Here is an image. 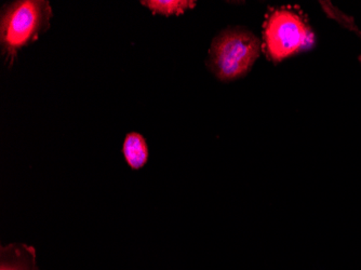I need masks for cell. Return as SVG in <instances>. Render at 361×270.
<instances>
[{
	"instance_id": "obj_2",
	"label": "cell",
	"mask_w": 361,
	"mask_h": 270,
	"mask_svg": "<svg viewBox=\"0 0 361 270\" xmlns=\"http://www.w3.org/2000/svg\"><path fill=\"white\" fill-rule=\"evenodd\" d=\"M261 47L250 30L227 28L213 39L207 64L221 81L236 80L250 72L259 58Z\"/></svg>"
},
{
	"instance_id": "obj_1",
	"label": "cell",
	"mask_w": 361,
	"mask_h": 270,
	"mask_svg": "<svg viewBox=\"0 0 361 270\" xmlns=\"http://www.w3.org/2000/svg\"><path fill=\"white\" fill-rule=\"evenodd\" d=\"M51 5L46 0H16L0 12V47L5 64L13 66L20 50L35 42L51 26Z\"/></svg>"
},
{
	"instance_id": "obj_8",
	"label": "cell",
	"mask_w": 361,
	"mask_h": 270,
	"mask_svg": "<svg viewBox=\"0 0 361 270\" xmlns=\"http://www.w3.org/2000/svg\"><path fill=\"white\" fill-rule=\"evenodd\" d=\"M359 61H360V63H361V56H359Z\"/></svg>"
},
{
	"instance_id": "obj_5",
	"label": "cell",
	"mask_w": 361,
	"mask_h": 270,
	"mask_svg": "<svg viewBox=\"0 0 361 270\" xmlns=\"http://www.w3.org/2000/svg\"><path fill=\"white\" fill-rule=\"evenodd\" d=\"M123 154L130 168L133 170H140L149 160V146L141 134L131 132L126 135Z\"/></svg>"
},
{
	"instance_id": "obj_4",
	"label": "cell",
	"mask_w": 361,
	"mask_h": 270,
	"mask_svg": "<svg viewBox=\"0 0 361 270\" xmlns=\"http://www.w3.org/2000/svg\"><path fill=\"white\" fill-rule=\"evenodd\" d=\"M0 270H39L35 249L20 243L0 247Z\"/></svg>"
},
{
	"instance_id": "obj_7",
	"label": "cell",
	"mask_w": 361,
	"mask_h": 270,
	"mask_svg": "<svg viewBox=\"0 0 361 270\" xmlns=\"http://www.w3.org/2000/svg\"><path fill=\"white\" fill-rule=\"evenodd\" d=\"M322 4V8H324V11L330 18L332 19L336 20V21L340 22L342 25L345 26V27L350 28V30H355V32L358 34L359 36H361V32H359L357 26L355 25L354 19H352L350 16H345V14L342 13L340 10L336 9V7L331 5V3H324V1H320Z\"/></svg>"
},
{
	"instance_id": "obj_3",
	"label": "cell",
	"mask_w": 361,
	"mask_h": 270,
	"mask_svg": "<svg viewBox=\"0 0 361 270\" xmlns=\"http://www.w3.org/2000/svg\"><path fill=\"white\" fill-rule=\"evenodd\" d=\"M264 50L274 63L300 54L313 46L314 34L301 11L290 7L273 10L263 30Z\"/></svg>"
},
{
	"instance_id": "obj_6",
	"label": "cell",
	"mask_w": 361,
	"mask_h": 270,
	"mask_svg": "<svg viewBox=\"0 0 361 270\" xmlns=\"http://www.w3.org/2000/svg\"><path fill=\"white\" fill-rule=\"evenodd\" d=\"M141 4L149 8L153 14L166 16H180L186 10L192 9L196 6V1L188 0H146Z\"/></svg>"
}]
</instances>
